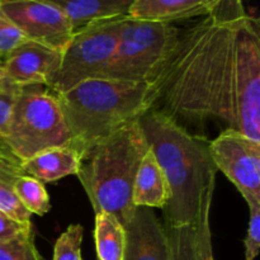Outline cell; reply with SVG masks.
<instances>
[{"instance_id":"d6986e66","label":"cell","mask_w":260,"mask_h":260,"mask_svg":"<svg viewBox=\"0 0 260 260\" xmlns=\"http://www.w3.org/2000/svg\"><path fill=\"white\" fill-rule=\"evenodd\" d=\"M15 193L23 207L30 215L45 216L50 212V196L41 180L23 174L15 183Z\"/></svg>"},{"instance_id":"8fae6325","label":"cell","mask_w":260,"mask_h":260,"mask_svg":"<svg viewBox=\"0 0 260 260\" xmlns=\"http://www.w3.org/2000/svg\"><path fill=\"white\" fill-rule=\"evenodd\" d=\"M124 230L123 260H169L167 231L152 208L137 207Z\"/></svg>"},{"instance_id":"4316f807","label":"cell","mask_w":260,"mask_h":260,"mask_svg":"<svg viewBox=\"0 0 260 260\" xmlns=\"http://www.w3.org/2000/svg\"><path fill=\"white\" fill-rule=\"evenodd\" d=\"M10 84L9 80H7V76H5L4 71V58L0 57V90L4 89L5 86H8Z\"/></svg>"},{"instance_id":"8992f818","label":"cell","mask_w":260,"mask_h":260,"mask_svg":"<svg viewBox=\"0 0 260 260\" xmlns=\"http://www.w3.org/2000/svg\"><path fill=\"white\" fill-rule=\"evenodd\" d=\"M179 29L173 23L134 19L127 15L102 79L152 83L172 52Z\"/></svg>"},{"instance_id":"ba28073f","label":"cell","mask_w":260,"mask_h":260,"mask_svg":"<svg viewBox=\"0 0 260 260\" xmlns=\"http://www.w3.org/2000/svg\"><path fill=\"white\" fill-rule=\"evenodd\" d=\"M211 159L248 206L260 205V141L226 128L208 144Z\"/></svg>"},{"instance_id":"5b68a950","label":"cell","mask_w":260,"mask_h":260,"mask_svg":"<svg viewBox=\"0 0 260 260\" xmlns=\"http://www.w3.org/2000/svg\"><path fill=\"white\" fill-rule=\"evenodd\" d=\"M0 144L22 162L47 150L70 147V132L55 93L46 86H22Z\"/></svg>"},{"instance_id":"277c9868","label":"cell","mask_w":260,"mask_h":260,"mask_svg":"<svg viewBox=\"0 0 260 260\" xmlns=\"http://www.w3.org/2000/svg\"><path fill=\"white\" fill-rule=\"evenodd\" d=\"M149 151L139 119L96 145L83 160L76 177L94 212H108L126 228L135 215L132 192L142 157Z\"/></svg>"},{"instance_id":"7a4b0ae2","label":"cell","mask_w":260,"mask_h":260,"mask_svg":"<svg viewBox=\"0 0 260 260\" xmlns=\"http://www.w3.org/2000/svg\"><path fill=\"white\" fill-rule=\"evenodd\" d=\"M139 123L169 185L170 200L162 210L165 223L193 225L206 189L217 174L210 141L154 108L142 114Z\"/></svg>"},{"instance_id":"30bf717a","label":"cell","mask_w":260,"mask_h":260,"mask_svg":"<svg viewBox=\"0 0 260 260\" xmlns=\"http://www.w3.org/2000/svg\"><path fill=\"white\" fill-rule=\"evenodd\" d=\"M62 53L33 41H24L4 58L7 80L17 86L41 85L50 89L61 65Z\"/></svg>"},{"instance_id":"7c38bea8","label":"cell","mask_w":260,"mask_h":260,"mask_svg":"<svg viewBox=\"0 0 260 260\" xmlns=\"http://www.w3.org/2000/svg\"><path fill=\"white\" fill-rule=\"evenodd\" d=\"M225 0H135L128 17L134 19L173 23L211 14Z\"/></svg>"},{"instance_id":"ffe728a7","label":"cell","mask_w":260,"mask_h":260,"mask_svg":"<svg viewBox=\"0 0 260 260\" xmlns=\"http://www.w3.org/2000/svg\"><path fill=\"white\" fill-rule=\"evenodd\" d=\"M194 223L179 226L164 223L169 245V260H196Z\"/></svg>"},{"instance_id":"603a6c76","label":"cell","mask_w":260,"mask_h":260,"mask_svg":"<svg viewBox=\"0 0 260 260\" xmlns=\"http://www.w3.org/2000/svg\"><path fill=\"white\" fill-rule=\"evenodd\" d=\"M249 207V225L244 239L245 260H255L260 248V205Z\"/></svg>"},{"instance_id":"9c48e42d","label":"cell","mask_w":260,"mask_h":260,"mask_svg":"<svg viewBox=\"0 0 260 260\" xmlns=\"http://www.w3.org/2000/svg\"><path fill=\"white\" fill-rule=\"evenodd\" d=\"M0 12L27 40L62 53L73 38L70 20L46 0H0Z\"/></svg>"},{"instance_id":"52a82bcc","label":"cell","mask_w":260,"mask_h":260,"mask_svg":"<svg viewBox=\"0 0 260 260\" xmlns=\"http://www.w3.org/2000/svg\"><path fill=\"white\" fill-rule=\"evenodd\" d=\"M126 17L99 20L75 30L62 52L50 90L63 93L81 81L102 78L116 50Z\"/></svg>"},{"instance_id":"ac0fdd59","label":"cell","mask_w":260,"mask_h":260,"mask_svg":"<svg viewBox=\"0 0 260 260\" xmlns=\"http://www.w3.org/2000/svg\"><path fill=\"white\" fill-rule=\"evenodd\" d=\"M215 187L216 179H213L206 189L196 218V260H215L210 223Z\"/></svg>"},{"instance_id":"7402d4cb","label":"cell","mask_w":260,"mask_h":260,"mask_svg":"<svg viewBox=\"0 0 260 260\" xmlns=\"http://www.w3.org/2000/svg\"><path fill=\"white\" fill-rule=\"evenodd\" d=\"M0 260H43L35 244V230L13 240L0 241Z\"/></svg>"},{"instance_id":"5bb4252c","label":"cell","mask_w":260,"mask_h":260,"mask_svg":"<svg viewBox=\"0 0 260 260\" xmlns=\"http://www.w3.org/2000/svg\"><path fill=\"white\" fill-rule=\"evenodd\" d=\"M170 200V190L167 178L157 164L154 154L149 151L142 157L134 183L132 201L135 207L161 208Z\"/></svg>"},{"instance_id":"cb8c5ba5","label":"cell","mask_w":260,"mask_h":260,"mask_svg":"<svg viewBox=\"0 0 260 260\" xmlns=\"http://www.w3.org/2000/svg\"><path fill=\"white\" fill-rule=\"evenodd\" d=\"M24 41H27V38L22 35V32L0 12V57H7Z\"/></svg>"},{"instance_id":"2e32d148","label":"cell","mask_w":260,"mask_h":260,"mask_svg":"<svg viewBox=\"0 0 260 260\" xmlns=\"http://www.w3.org/2000/svg\"><path fill=\"white\" fill-rule=\"evenodd\" d=\"M25 174L22 161L4 145L0 144V211L23 223H30V213L19 202L15 193V183Z\"/></svg>"},{"instance_id":"4fadbf2b","label":"cell","mask_w":260,"mask_h":260,"mask_svg":"<svg viewBox=\"0 0 260 260\" xmlns=\"http://www.w3.org/2000/svg\"><path fill=\"white\" fill-rule=\"evenodd\" d=\"M68 17L74 32L91 23L128 15L135 0H46Z\"/></svg>"},{"instance_id":"44dd1931","label":"cell","mask_w":260,"mask_h":260,"mask_svg":"<svg viewBox=\"0 0 260 260\" xmlns=\"http://www.w3.org/2000/svg\"><path fill=\"white\" fill-rule=\"evenodd\" d=\"M84 230L79 223H73L56 240L52 260H83L81 243Z\"/></svg>"},{"instance_id":"484cf974","label":"cell","mask_w":260,"mask_h":260,"mask_svg":"<svg viewBox=\"0 0 260 260\" xmlns=\"http://www.w3.org/2000/svg\"><path fill=\"white\" fill-rule=\"evenodd\" d=\"M33 230L30 223H23L9 217L0 211V241H9L20 238Z\"/></svg>"},{"instance_id":"3957f363","label":"cell","mask_w":260,"mask_h":260,"mask_svg":"<svg viewBox=\"0 0 260 260\" xmlns=\"http://www.w3.org/2000/svg\"><path fill=\"white\" fill-rule=\"evenodd\" d=\"M71 136V149L85 159L91 149L154 107L152 83L89 79L55 94Z\"/></svg>"},{"instance_id":"6da1fadb","label":"cell","mask_w":260,"mask_h":260,"mask_svg":"<svg viewBox=\"0 0 260 260\" xmlns=\"http://www.w3.org/2000/svg\"><path fill=\"white\" fill-rule=\"evenodd\" d=\"M152 108L182 126L220 121L260 141V36L243 0H225L179 29L152 81Z\"/></svg>"},{"instance_id":"d4e9b609","label":"cell","mask_w":260,"mask_h":260,"mask_svg":"<svg viewBox=\"0 0 260 260\" xmlns=\"http://www.w3.org/2000/svg\"><path fill=\"white\" fill-rule=\"evenodd\" d=\"M22 86H17L10 83L0 90V142L7 136L12 119L13 108Z\"/></svg>"},{"instance_id":"9a60e30c","label":"cell","mask_w":260,"mask_h":260,"mask_svg":"<svg viewBox=\"0 0 260 260\" xmlns=\"http://www.w3.org/2000/svg\"><path fill=\"white\" fill-rule=\"evenodd\" d=\"M83 159L71 147L47 150L22 162L25 174L41 180L53 183L69 175H76Z\"/></svg>"},{"instance_id":"e0dca14e","label":"cell","mask_w":260,"mask_h":260,"mask_svg":"<svg viewBox=\"0 0 260 260\" xmlns=\"http://www.w3.org/2000/svg\"><path fill=\"white\" fill-rule=\"evenodd\" d=\"M94 241L98 260H123L126 230L113 215L95 213Z\"/></svg>"}]
</instances>
